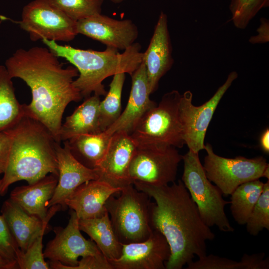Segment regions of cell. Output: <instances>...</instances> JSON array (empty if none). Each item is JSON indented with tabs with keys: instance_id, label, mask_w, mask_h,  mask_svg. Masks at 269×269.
<instances>
[{
	"instance_id": "cell-1",
	"label": "cell",
	"mask_w": 269,
	"mask_h": 269,
	"mask_svg": "<svg viewBox=\"0 0 269 269\" xmlns=\"http://www.w3.org/2000/svg\"><path fill=\"white\" fill-rule=\"evenodd\" d=\"M4 66L11 78L22 80L30 89L31 101L23 104L24 116L43 124L60 142L66 107L83 98L73 84L78 70L72 66L64 67L59 57L48 47L41 46L18 49Z\"/></svg>"
},
{
	"instance_id": "cell-2",
	"label": "cell",
	"mask_w": 269,
	"mask_h": 269,
	"mask_svg": "<svg viewBox=\"0 0 269 269\" xmlns=\"http://www.w3.org/2000/svg\"><path fill=\"white\" fill-rule=\"evenodd\" d=\"M133 185L154 200L150 204V224L169 245L166 269H181L195 256L199 258L207 254L206 242L212 241L215 235L203 221L181 180L163 186L137 181Z\"/></svg>"
},
{
	"instance_id": "cell-3",
	"label": "cell",
	"mask_w": 269,
	"mask_h": 269,
	"mask_svg": "<svg viewBox=\"0 0 269 269\" xmlns=\"http://www.w3.org/2000/svg\"><path fill=\"white\" fill-rule=\"evenodd\" d=\"M8 130L11 142L0 195L18 181L31 184L49 174L58 176L56 146L59 142L43 124L24 116Z\"/></svg>"
},
{
	"instance_id": "cell-4",
	"label": "cell",
	"mask_w": 269,
	"mask_h": 269,
	"mask_svg": "<svg viewBox=\"0 0 269 269\" xmlns=\"http://www.w3.org/2000/svg\"><path fill=\"white\" fill-rule=\"evenodd\" d=\"M42 42L56 55L65 59L78 70L79 75L73 84L86 99L92 93L105 96L107 92L103 84L105 79L120 73L131 75L142 61L141 46L135 42L120 53L111 47L99 51L76 48L45 39Z\"/></svg>"
},
{
	"instance_id": "cell-5",
	"label": "cell",
	"mask_w": 269,
	"mask_h": 269,
	"mask_svg": "<svg viewBox=\"0 0 269 269\" xmlns=\"http://www.w3.org/2000/svg\"><path fill=\"white\" fill-rule=\"evenodd\" d=\"M119 196H111L106 201L114 233L123 244L146 240L152 232L150 224V197L133 184L127 186Z\"/></svg>"
},
{
	"instance_id": "cell-6",
	"label": "cell",
	"mask_w": 269,
	"mask_h": 269,
	"mask_svg": "<svg viewBox=\"0 0 269 269\" xmlns=\"http://www.w3.org/2000/svg\"><path fill=\"white\" fill-rule=\"evenodd\" d=\"M180 97L177 90L165 94L158 105L143 116L130 134L137 146H183L178 111Z\"/></svg>"
},
{
	"instance_id": "cell-7",
	"label": "cell",
	"mask_w": 269,
	"mask_h": 269,
	"mask_svg": "<svg viewBox=\"0 0 269 269\" xmlns=\"http://www.w3.org/2000/svg\"><path fill=\"white\" fill-rule=\"evenodd\" d=\"M184 168L181 180L196 204L204 223L215 226L221 232H233L225 207L230 201L224 200L220 189L206 177L199 153L190 150L182 155Z\"/></svg>"
},
{
	"instance_id": "cell-8",
	"label": "cell",
	"mask_w": 269,
	"mask_h": 269,
	"mask_svg": "<svg viewBox=\"0 0 269 269\" xmlns=\"http://www.w3.org/2000/svg\"><path fill=\"white\" fill-rule=\"evenodd\" d=\"M207 154L203 165L206 177L221 191L230 195L241 184L265 177L269 179V164L263 156L226 158L215 154L209 143L205 144Z\"/></svg>"
},
{
	"instance_id": "cell-9",
	"label": "cell",
	"mask_w": 269,
	"mask_h": 269,
	"mask_svg": "<svg viewBox=\"0 0 269 269\" xmlns=\"http://www.w3.org/2000/svg\"><path fill=\"white\" fill-rule=\"evenodd\" d=\"M20 27L32 41L43 39L68 42L78 34L75 21L56 7L51 0H33L22 11Z\"/></svg>"
},
{
	"instance_id": "cell-10",
	"label": "cell",
	"mask_w": 269,
	"mask_h": 269,
	"mask_svg": "<svg viewBox=\"0 0 269 269\" xmlns=\"http://www.w3.org/2000/svg\"><path fill=\"white\" fill-rule=\"evenodd\" d=\"M238 74L231 72L224 83L207 102L199 106L192 104V93L190 91L181 95L179 103V116L183 137L190 150L194 152L204 149V139L209 125L222 98L237 79Z\"/></svg>"
},
{
	"instance_id": "cell-11",
	"label": "cell",
	"mask_w": 269,
	"mask_h": 269,
	"mask_svg": "<svg viewBox=\"0 0 269 269\" xmlns=\"http://www.w3.org/2000/svg\"><path fill=\"white\" fill-rule=\"evenodd\" d=\"M182 160V155L174 147L137 146L130 165V178L133 184L137 181L168 185L175 182Z\"/></svg>"
},
{
	"instance_id": "cell-12",
	"label": "cell",
	"mask_w": 269,
	"mask_h": 269,
	"mask_svg": "<svg viewBox=\"0 0 269 269\" xmlns=\"http://www.w3.org/2000/svg\"><path fill=\"white\" fill-rule=\"evenodd\" d=\"M79 220L73 210L67 225L54 229L55 236L43 252L44 258L50 260V269H73L78 265L80 257L103 254L93 241L83 236Z\"/></svg>"
},
{
	"instance_id": "cell-13",
	"label": "cell",
	"mask_w": 269,
	"mask_h": 269,
	"mask_svg": "<svg viewBox=\"0 0 269 269\" xmlns=\"http://www.w3.org/2000/svg\"><path fill=\"white\" fill-rule=\"evenodd\" d=\"M122 246L120 257L108 260L113 269H165L170 256L167 240L155 230L144 241Z\"/></svg>"
},
{
	"instance_id": "cell-14",
	"label": "cell",
	"mask_w": 269,
	"mask_h": 269,
	"mask_svg": "<svg viewBox=\"0 0 269 269\" xmlns=\"http://www.w3.org/2000/svg\"><path fill=\"white\" fill-rule=\"evenodd\" d=\"M76 26L78 34L117 50L124 51L138 36L137 27L131 19L117 20L101 13L77 21Z\"/></svg>"
},
{
	"instance_id": "cell-15",
	"label": "cell",
	"mask_w": 269,
	"mask_h": 269,
	"mask_svg": "<svg viewBox=\"0 0 269 269\" xmlns=\"http://www.w3.org/2000/svg\"><path fill=\"white\" fill-rule=\"evenodd\" d=\"M136 147L127 132L120 131L112 134L106 153L96 168L99 172V179L117 188L133 184L129 168Z\"/></svg>"
},
{
	"instance_id": "cell-16",
	"label": "cell",
	"mask_w": 269,
	"mask_h": 269,
	"mask_svg": "<svg viewBox=\"0 0 269 269\" xmlns=\"http://www.w3.org/2000/svg\"><path fill=\"white\" fill-rule=\"evenodd\" d=\"M57 160L58 182L54 194L49 200L48 207L55 205L65 206V200L82 184L99 178L97 168L87 167L78 161L71 153L66 141L61 146H56Z\"/></svg>"
},
{
	"instance_id": "cell-17",
	"label": "cell",
	"mask_w": 269,
	"mask_h": 269,
	"mask_svg": "<svg viewBox=\"0 0 269 269\" xmlns=\"http://www.w3.org/2000/svg\"><path fill=\"white\" fill-rule=\"evenodd\" d=\"M142 61L147 75L149 92H155L160 79L171 69L174 61L167 15L161 11Z\"/></svg>"
},
{
	"instance_id": "cell-18",
	"label": "cell",
	"mask_w": 269,
	"mask_h": 269,
	"mask_svg": "<svg viewBox=\"0 0 269 269\" xmlns=\"http://www.w3.org/2000/svg\"><path fill=\"white\" fill-rule=\"evenodd\" d=\"M131 76V89L126 107L118 119L104 131L110 135L120 131L130 134L143 116L156 105L149 98L150 94L143 61Z\"/></svg>"
},
{
	"instance_id": "cell-19",
	"label": "cell",
	"mask_w": 269,
	"mask_h": 269,
	"mask_svg": "<svg viewBox=\"0 0 269 269\" xmlns=\"http://www.w3.org/2000/svg\"><path fill=\"white\" fill-rule=\"evenodd\" d=\"M61 208L58 204L51 206L42 221L37 216L27 213L9 198L3 202L1 212L19 248L24 253L46 229L51 218Z\"/></svg>"
},
{
	"instance_id": "cell-20",
	"label": "cell",
	"mask_w": 269,
	"mask_h": 269,
	"mask_svg": "<svg viewBox=\"0 0 269 269\" xmlns=\"http://www.w3.org/2000/svg\"><path fill=\"white\" fill-rule=\"evenodd\" d=\"M122 189L101 179L90 180L79 186L65 200V206L73 210L79 219L98 217L107 212V200Z\"/></svg>"
},
{
	"instance_id": "cell-21",
	"label": "cell",
	"mask_w": 269,
	"mask_h": 269,
	"mask_svg": "<svg viewBox=\"0 0 269 269\" xmlns=\"http://www.w3.org/2000/svg\"><path fill=\"white\" fill-rule=\"evenodd\" d=\"M58 182V176L49 174L35 182L18 186L12 190L9 199L27 213L43 221L49 209Z\"/></svg>"
},
{
	"instance_id": "cell-22",
	"label": "cell",
	"mask_w": 269,
	"mask_h": 269,
	"mask_svg": "<svg viewBox=\"0 0 269 269\" xmlns=\"http://www.w3.org/2000/svg\"><path fill=\"white\" fill-rule=\"evenodd\" d=\"M100 101V96L94 94L86 98L71 115L66 118L60 129L61 141L77 135L103 132L99 121Z\"/></svg>"
},
{
	"instance_id": "cell-23",
	"label": "cell",
	"mask_w": 269,
	"mask_h": 269,
	"mask_svg": "<svg viewBox=\"0 0 269 269\" xmlns=\"http://www.w3.org/2000/svg\"><path fill=\"white\" fill-rule=\"evenodd\" d=\"M79 226L80 230L94 242L108 260L120 257L122 244L116 236L107 211L98 217L79 219Z\"/></svg>"
},
{
	"instance_id": "cell-24",
	"label": "cell",
	"mask_w": 269,
	"mask_h": 269,
	"mask_svg": "<svg viewBox=\"0 0 269 269\" xmlns=\"http://www.w3.org/2000/svg\"><path fill=\"white\" fill-rule=\"evenodd\" d=\"M111 136L104 132L74 136L65 140L74 157L89 168H96L107 150Z\"/></svg>"
},
{
	"instance_id": "cell-25",
	"label": "cell",
	"mask_w": 269,
	"mask_h": 269,
	"mask_svg": "<svg viewBox=\"0 0 269 269\" xmlns=\"http://www.w3.org/2000/svg\"><path fill=\"white\" fill-rule=\"evenodd\" d=\"M24 116L23 104L17 100L12 78L0 64V131L7 130Z\"/></svg>"
},
{
	"instance_id": "cell-26",
	"label": "cell",
	"mask_w": 269,
	"mask_h": 269,
	"mask_svg": "<svg viewBox=\"0 0 269 269\" xmlns=\"http://www.w3.org/2000/svg\"><path fill=\"white\" fill-rule=\"evenodd\" d=\"M264 185L259 179L248 181L239 185L231 194V213L238 224H246L263 191Z\"/></svg>"
},
{
	"instance_id": "cell-27",
	"label": "cell",
	"mask_w": 269,
	"mask_h": 269,
	"mask_svg": "<svg viewBox=\"0 0 269 269\" xmlns=\"http://www.w3.org/2000/svg\"><path fill=\"white\" fill-rule=\"evenodd\" d=\"M126 73L113 76L106 97L99 104V121L102 132L105 131L120 117L122 112L121 99Z\"/></svg>"
},
{
	"instance_id": "cell-28",
	"label": "cell",
	"mask_w": 269,
	"mask_h": 269,
	"mask_svg": "<svg viewBox=\"0 0 269 269\" xmlns=\"http://www.w3.org/2000/svg\"><path fill=\"white\" fill-rule=\"evenodd\" d=\"M69 17L78 21L101 13L104 0H51Z\"/></svg>"
},
{
	"instance_id": "cell-29",
	"label": "cell",
	"mask_w": 269,
	"mask_h": 269,
	"mask_svg": "<svg viewBox=\"0 0 269 269\" xmlns=\"http://www.w3.org/2000/svg\"><path fill=\"white\" fill-rule=\"evenodd\" d=\"M245 225L247 232L254 236L264 229L269 230V179L264 183L263 191Z\"/></svg>"
},
{
	"instance_id": "cell-30",
	"label": "cell",
	"mask_w": 269,
	"mask_h": 269,
	"mask_svg": "<svg viewBox=\"0 0 269 269\" xmlns=\"http://www.w3.org/2000/svg\"><path fill=\"white\" fill-rule=\"evenodd\" d=\"M269 5V0H231L230 10L234 25L245 28L262 9Z\"/></svg>"
},
{
	"instance_id": "cell-31",
	"label": "cell",
	"mask_w": 269,
	"mask_h": 269,
	"mask_svg": "<svg viewBox=\"0 0 269 269\" xmlns=\"http://www.w3.org/2000/svg\"><path fill=\"white\" fill-rule=\"evenodd\" d=\"M186 269H245L244 265L227 258L207 254L187 265Z\"/></svg>"
},
{
	"instance_id": "cell-32",
	"label": "cell",
	"mask_w": 269,
	"mask_h": 269,
	"mask_svg": "<svg viewBox=\"0 0 269 269\" xmlns=\"http://www.w3.org/2000/svg\"><path fill=\"white\" fill-rule=\"evenodd\" d=\"M2 215H0V255L15 264L21 253ZM18 269V268H17Z\"/></svg>"
},
{
	"instance_id": "cell-33",
	"label": "cell",
	"mask_w": 269,
	"mask_h": 269,
	"mask_svg": "<svg viewBox=\"0 0 269 269\" xmlns=\"http://www.w3.org/2000/svg\"><path fill=\"white\" fill-rule=\"evenodd\" d=\"M73 269H113L108 259L103 255L81 258Z\"/></svg>"
},
{
	"instance_id": "cell-34",
	"label": "cell",
	"mask_w": 269,
	"mask_h": 269,
	"mask_svg": "<svg viewBox=\"0 0 269 269\" xmlns=\"http://www.w3.org/2000/svg\"><path fill=\"white\" fill-rule=\"evenodd\" d=\"M263 252L243 255L240 262L244 265L245 269H269V260L265 258Z\"/></svg>"
},
{
	"instance_id": "cell-35",
	"label": "cell",
	"mask_w": 269,
	"mask_h": 269,
	"mask_svg": "<svg viewBox=\"0 0 269 269\" xmlns=\"http://www.w3.org/2000/svg\"><path fill=\"white\" fill-rule=\"evenodd\" d=\"M11 137L8 130L0 131V174H3L8 160Z\"/></svg>"
},
{
	"instance_id": "cell-36",
	"label": "cell",
	"mask_w": 269,
	"mask_h": 269,
	"mask_svg": "<svg viewBox=\"0 0 269 269\" xmlns=\"http://www.w3.org/2000/svg\"><path fill=\"white\" fill-rule=\"evenodd\" d=\"M260 144L262 150L266 153H269V130L268 128L263 133L260 138Z\"/></svg>"
},
{
	"instance_id": "cell-37",
	"label": "cell",
	"mask_w": 269,
	"mask_h": 269,
	"mask_svg": "<svg viewBox=\"0 0 269 269\" xmlns=\"http://www.w3.org/2000/svg\"><path fill=\"white\" fill-rule=\"evenodd\" d=\"M17 269V266L7 260L0 255V269Z\"/></svg>"
},
{
	"instance_id": "cell-38",
	"label": "cell",
	"mask_w": 269,
	"mask_h": 269,
	"mask_svg": "<svg viewBox=\"0 0 269 269\" xmlns=\"http://www.w3.org/2000/svg\"><path fill=\"white\" fill-rule=\"evenodd\" d=\"M109 0L114 3H120L127 0Z\"/></svg>"
},
{
	"instance_id": "cell-39",
	"label": "cell",
	"mask_w": 269,
	"mask_h": 269,
	"mask_svg": "<svg viewBox=\"0 0 269 269\" xmlns=\"http://www.w3.org/2000/svg\"><path fill=\"white\" fill-rule=\"evenodd\" d=\"M2 179H0V193L1 189Z\"/></svg>"
}]
</instances>
